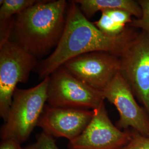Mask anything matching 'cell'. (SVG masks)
Masks as SVG:
<instances>
[{"mask_svg":"<svg viewBox=\"0 0 149 149\" xmlns=\"http://www.w3.org/2000/svg\"><path fill=\"white\" fill-rule=\"evenodd\" d=\"M70 2L66 27L60 42L35 69L42 81L68 60L84 54L106 52L120 57L138 33V29L128 26L118 36L107 35L86 17L74 1Z\"/></svg>","mask_w":149,"mask_h":149,"instance_id":"obj_1","label":"cell"},{"mask_svg":"<svg viewBox=\"0 0 149 149\" xmlns=\"http://www.w3.org/2000/svg\"><path fill=\"white\" fill-rule=\"evenodd\" d=\"M68 7L65 0L39 1L16 16L10 40L37 59L47 56L63 35Z\"/></svg>","mask_w":149,"mask_h":149,"instance_id":"obj_2","label":"cell"},{"mask_svg":"<svg viewBox=\"0 0 149 149\" xmlns=\"http://www.w3.org/2000/svg\"><path fill=\"white\" fill-rule=\"evenodd\" d=\"M49 76L28 89L17 88L8 117L2 127L1 140H12L21 144L27 141L38 126L47 103Z\"/></svg>","mask_w":149,"mask_h":149,"instance_id":"obj_3","label":"cell"},{"mask_svg":"<svg viewBox=\"0 0 149 149\" xmlns=\"http://www.w3.org/2000/svg\"><path fill=\"white\" fill-rule=\"evenodd\" d=\"M37 59L8 40L0 47V116L5 122L19 83H26Z\"/></svg>","mask_w":149,"mask_h":149,"instance_id":"obj_4","label":"cell"},{"mask_svg":"<svg viewBox=\"0 0 149 149\" xmlns=\"http://www.w3.org/2000/svg\"><path fill=\"white\" fill-rule=\"evenodd\" d=\"M104 100L102 92L78 80L62 66L49 76L47 104L50 106L94 110Z\"/></svg>","mask_w":149,"mask_h":149,"instance_id":"obj_5","label":"cell"},{"mask_svg":"<svg viewBox=\"0 0 149 149\" xmlns=\"http://www.w3.org/2000/svg\"><path fill=\"white\" fill-rule=\"evenodd\" d=\"M120 72L149 115V35L139 31L122 55Z\"/></svg>","mask_w":149,"mask_h":149,"instance_id":"obj_6","label":"cell"},{"mask_svg":"<svg viewBox=\"0 0 149 149\" xmlns=\"http://www.w3.org/2000/svg\"><path fill=\"white\" fill-rule=\"evenodd\" d=\"M62 66L87 85L102 92L120 72V61L113 54L94 52L70 59Z\"/></svg>","mask_w":149,"mask_h":149,"instance_id":"obj_7","label":"cell"},{"mask_svg":"<svg viewBox=\"0 0 149 149\" xmlns=\"http://www.w3.org/2000/svg\"><path fill=\"white\" fill-rule=\"evenodd\" d=\"M130 129L114 125L104 102L93 110V116L83 133L68 143V149H123L130 140Z\"/></svg>","mask_w":149,"mask_h":149,"instance_id":"obj_8","label":"cell"},{"mask_svg":"<svg viewBox=\"0 0 149 149\" xmlns=\"http://www.w3.org/2000/svg\"><path fill=\"white\" fill-rule=\"evenodd\" d=\"M105 100L113 104L119 114L116 126L132 129L149 137V115L140 106L127 82L119 72L102 91Z\"/></svg>","mask_w":149,"mask_h":149,"instance_id":"obj_9","label":"cell"},{"mask_svg":"<svg viewBox=\"0 0 149 149\" xmlns=\"http://www.w3.org/2000/svg\"><path fill=\"white\" fill-rule=\"evenodd\" d=\"M93 116V110L56 108L47 104L38 124L43 132L69 141L83 133Z\"/></svg>","mask_w":149,"mask_h":149,"instance_id":"obj_10","label":"cell"},{"mask_svg":"<svg viewBox=\"0 0 149 149\" xmlns=\"http://www.w3.org/2000/svg\"><path fill=\"white\" fill-rule=\"evenodd\" d=\"M87 18H91L99 11L120 10L127 11L135 18L141 15L138 1L133 0H74Z\"/></svg>","mask_w":149,"mask_h":149,"instance_id":"obj_11","label":"cell"},{"mask_svg":"<svg viewBox=\"0 0 149 149\" xmlns=\"http://www.w3.org/2000/svg\"><path fill=\"white\" fill-rule=\"evenodd\" d=\"M39 0H1L0 22L6 21L17 16L36 5Z\"/></svg>","mask_w":149,"mask_h":149,"instance_id":"obj_12","label":"cell"},{"mask_svg":"<svg viewBox=\"0 0 149 149\" xmlns=\"http://www.w3.org/2000/svg\"><path fill=\"white\" fill-rule=\"evenodd\" d=\"M93 23L102 32L111 36H117L120 34L127 27L116 23L104 11L102 12L100 19Z\"/></svg>","mask_w":149,"mask_h":149,"instance_id":"obj_13","label":"cell"},{"mask_svg":"<svg viewBox=\"0 0 149 149\" xmlns=\"http://www.w3.org/2000/svg\"><path fill=\"white\" fill-rule=\"evenodd\" d=\"M138 2L141 9V17L133 19L128 26L149 35V0H139Z\"/></svg>","mask_w":149,"mask_h":149,"instance_id":"obj_14","label":"cell"},{"mask_svg":"<svg viewBox=\"0 0 149 149\" xmlns=\"http://www.w3.org/2000/svg\"><path fill=\"white\" fill-rule=\"evenodd\" d=\"M24 149H59L53 137L42 132L37 136L35 143Z\"/></svg>","mask_w":149,"mask_h":149,"instance_id":"obj_15","label":"cell"},{"mask_svg":"<svg viewBox=\"0 0 149 149\" xmlns=\"http://www.w3.org/2000/svg\"><path fill=\"white\" fill-rule=\"evenodd\" d=\"M130 140L123 149H149V137L130 129Z\"/></svg>","mask_w":149,"mask_h":149,"instance_id":"obj_16","label":"cell"},{"mask_svg":"<svg viewBox=\"0 0 149 149\" xmlns=\"http://www.w3.org/2000/svg\"><path fill=\"white\" fill-rule=\"evenodd\" d=\"M103 12V11H102ZM112 19L118 24L127 27L132 22V15L128 12L120 10L104 11Z\"/></svg>","mask_w":149,"mask_h":149,"instance_id":"obj_17","label":"cell"},{"mask_svg":"<svg viewBox=\"0 0 149 149\" xmlns=\"http://www.w3.org/2000/svg\"><path fill=\"white\" fill-rule=\"evenodd\" d=\"M0 149H24L21 144L12 140H2L0 144Z\"/></svg>","mask_w":149,"mask_h":149,"instance_id":"obj_18","label":"cell"}]
</instances>
